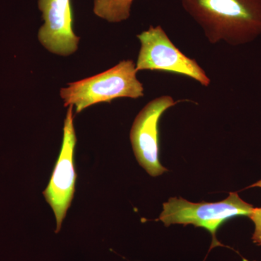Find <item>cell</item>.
<instances>
[{
  "mask_svg": "<svg viewBox=\"0 0 261 261\" xmlns=\"http://www.w3.org/2000/svg\"><path fill=\"white\" fill-rule=\"evenodd\" d=\"M134 0H94V13L111 23H119L129 18Z\"/></svg>",
  "mask_w": 261,
  "mask_h": 261,
  "instance_id": "cell-8",
  "label": "cell"
},
{
  "mask_svg": "<svg viewBox=\"0 0 261 261\" xmlns=\"http://www.w3.org/2000/svg\"><path fill=\"white\" fill-rule=\"evenodd\" d=\"M253 207L231 192L227 198L217 202H195L180 197H171L163 204L160 220L166 226L171 224H192L205 228L212 234L213 245H220L216 231L223 223L236 216H250Z\"/></svg>",
  "mask_w": 261,
  "mask_h": 261,
  "instance_id": "cell-3",
  "label": "cell"
},
{
  "mask_svg": "<svg viewBox=\"0 0 261 261\" xmlns=\"http://www.w3.org/2000/svg\"><path fill=\"white\" fill-rule=\"evenodd\" d=\"M137 73L133 61H123L99 74L68 84V87L61 89V97L64 106H73L76 113L118 98L138 99L144 96V87L137 80Z\"/></svg>",
  "mask_w": 261,
  "mask_h": 261,
  "instance_id": "cell-2",
  "label": "cell"
},
{
  "mask_svg": "<svg viewBox=\"0 0 261 261\" xmlns=\"http://www.w3.org/2000/svg\"><path fill=\"white\" fill-rule=\"evenodd\" d=\"M250 187H260L261 188V180L251 185V186L249 187L248 188H250Z\"/></svg>",
  "mask_w": 261,
  "mask_h": 261,
  "instance_id": "cell-10",
  "label": "cell"
},
{
  "mask_svg": "<svg viewBox=\"0 0 261 261\" xmlns=\"http://www.w3.org/2000/svg\"><path fill=\"white\" fill-rule=\"evenodd\" d=\"M249 217L255 224V231L252 235V240L256 245H261V207L253 208Z\"/></svg>",
  "mask_w": 261,
  "mask_h": 261,
  "instance_id": "cell-9",
  "label": "cell"
},
{
  "mask_svg": "<svg viewBox=\"0 0 261 261\" xmlns=\"http://www.w3.org/2000/svg\"><path fill=\"white\" fill-rule=\"evenodd\" d=\"M211 44L242 45L261 35V0H181Z\"/></svg>",
  "mask_w": 261,
  "mask_h": 261,
  "instance_id": "cell-1",
  "label": "cell"
},
{
  "mask_svg": "<svg viewBox=\"0 0 261 261\" xmlns=\"http://www.w3.org/2000/svg\"><path fill=\"white\" fill-rule=\"evenodd\" d=\"M178 102L168 95L155 98L142 108L134 121L130 132L134 153L150 176H159L168 171L159 161V124L163 113Z\"/></svg>",
  "mask_w": 261,
  "mask_h": 261,
  "instance_id": "cell-5",
  "label": "cell"
},
{
  "mask_svg": "<svg viewBox=\"0 0 261 261\" xmlns=\"http://www.w3.org/2000/svg\"><path fill=\"white\" fill-rule=\"evenodd\" d=\"M73 106H68L63 127V138L61 153L57 161L50 181L44 194L45 200L56 215V233L61 230L62 223L69 208L75 192L76 173L73 154L76 144V136L73 126Z\"/></svg>",
  "mask_w": 261,
  "mask_h": 261,
  "instance_id": "cell-6",
  "label": "cell"
},
{
  "mask_svg": "<svg viewBox=\"0 0 261 261\" xmlns=\"http://www.w3.org/2000/svg\"><path fill=\"white\" fill-rule=\"evenodd\" d=\"M44 25L38 38L48 51L68 56L78 49L80 38L73 30V12L70 0H39Z\"/></svg>",
  "mask_w": 261,
  "mask_h": 261,
  "instance_id": "cell-7",
  "label": "cell"
},
{
  "mask_svg": "<svg viewBox=\"0 0 261 261\" xmlns=\"http://www.w3.org/2000/svg\"><path fill=\"white\" fill-rule=\"evenodd\" d=\"M141 44L136 70H159L190 77L204 87L211 80L195 60L185 56L175 46L161 25L150 27L137 35Z\"/></svg>",
  "mask_w": 261,
  "mask_h": 261,
  "instance_id": "cell-4",
  "label": "cell"
}]
</instances>
